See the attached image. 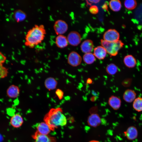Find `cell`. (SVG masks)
Wrapping results in <instances>:
<instances>
[{"label": "cell", "instance_id": "1", "mask_svg": "<svg viewBox=\"0 0 142 142\" xmlns=\"http://www.w3.org/2000/svg\"><path fill=\"white\" fill-rule=\"evenodd\" d=\"M44 120L52 131L59 126H64L67 123L66 118L60 108L50 109L45 115Z\"/></svg>", "mask_w": 142, "mask_h": 142}, {"label": "cell", "instance_id": "2", "mask_svg": "<svg viewBox=\"0 0 142 142\" xmlns=\"http://www.w3.org/2000/svg\"><path fill=\"white\" fill-rule=\"evenodd\" d=\"M46 34V30L43 25H35L27 32L25 45L30 48H33L42 42Z\"/></svg>", "mask_w": 142, "mask_h": 142}, {"label": "cell", "instance_id": "3", "mask_svg": "<svg viewBox=\"0 0 142 142\" xmlns=\"http://www.w3.org/2000/svg\"><path fill=\"white\" fill-rule=\"evenodd\" d=\"M101 42L102 45L106 49L107 52L110 55L113 56H116L118 51L124 45V43L121 40L112 42H110L101 39Z\"/></svg>", "mask_w": 142, "mask_h": 142}, {"label": "cell", "instance_id": "4", "mask_svg": "<svg viewBox=\"0 0 142 142\" xmlns=\"http://www.w3.org/2000/svg\"><path fill=\"white\" fill-rule=\"evenodd\" d=\"M119 37V32L116 30L113 29H109L107 31L104 33L103 36L104 40L110 42L118 41Z\"/></svg>", "mask_w": 142, "mask_h": 142}, {"label": "cell", "instance_id": "5", "mask_svg": "<svg viewBox=\"0 0 142 142\" xmlns=\"http://www.w3.org/2000/svg\"><path fill=\"white\" fill-rule=\"evenodd\" d=\"M53 28L55 33L58 35L65 33L67 30L68 27L65 21L59 19L55 22Z\"/></svg>", "mask_w": 142, "mask_h": 142}, {"label": "cell", "instance_id": "6", "mask_svg": "<svg viewBox=\"0 0 142 142\" xmlns=\"http://www.w3.org/2000/svg\"><path fill=\"white\" fill-rule=\"evenodd\" d=\"M82 61L81 56L77 52L72 51L69 54L68 58V64L71 65L75 67L79 65Z\"/></svg>", "mask_w": 142, "mask_h": 142}, {"label": "cell", "instance_id": "7", "mask_svg": "<svg viewBox=\"0 0 142 142\" xmlns=\"http://www.w3.org/2000/svg\"><path fill=\"white\" fill-rule=\"evenodd\" d=\"M67 38L69 43L73 46L78 45L81 42L80 35L78 32L76 31L70 32Z\"/></svg>", "mask_w": 142, "mask_h": 142}, {"label": "cell", "instance_id": "8", "mask_svg": "<svg viewBox=\"0 0 142 142\" xmlns=\"http://www.w3.org/2000/svg\"><path fill=\"white\" fill-rule=\"evenodd\" d=\"M34 142H56L55 139L49 135L40 134L36 132L33 136Z\"/></svg>", "mask_w": 142, "mask_h": 142}, {"label": "cell", "instance_id": "9", "mask_svg": "<svg viewBox=\"0 0 142 142\" xmlns=\"http://www.w3.org/2000/svg\"><path fill=\"white\" fill-rule=\"evenodd\" d=\"M23 120L22 116L18 114H14L11 117L10 120V123L13 127L18 128L20 127L22 125Z\"/></svg>", "mask_w": 142, "mask_h": 142}, {"label": "cell", "instance_id": "10", "mask_svg": "<svg viewBox=\"0 0 142 142\" xmlns=\"http://www.w3.org/2000/svg\"><path fill=\"white\" fill-rule=\"evenodd\" d=\"M101 122V120L99 116L97 114H91L88 117L87 123L90 126L96 127L99 126Z\"/></svg>", "mask_w": 142, "mask_h": 142}, {"label": "cell", "instance_id": "11", "mask_svg": "<svg viewBox=\"0 0 142 142\" xmlns=\"http://www.w3.org/2000/svg\"><path fill=\"white\" fill-rule=\"evenodd\" d=\"M138 133L136 128L133 126L129 127L124 132L125 136L130 140H133L136 139L138 136Z\"/></svg>", "mask_w": 142, "mask_h": 142}, {"label": "cell", "instance_id": "12", "mask_svg": "<svg viewBox=\"0 0 142 142\" xmlns=\"http://www.w3.org/2000/svg\"><path fill=\"white\" fill-rule=\"evenodd\" d=\"M38 133L44 135H48L51 130L48 125L45 122L38 123L36 126Z\"/></svg>", "mask_w": 142, "mask_h": 142}, {"label": "cell", "instance_id": "13", "mask_svg": "<svg viewBox=\"0 0 142 142\" xmlns=\"http://www.w3.org/2000/svg\"><path fill=\"white\" fill-rule=\"evenodd\" d=\"M20 90L18 87L14 85L10 86L6 90L7 96L10 98H15L18 96Z\"/></svg>", "mask_w": 142, "mask_h": 142}, {"label": "cell", "instance_id": "14", "mask_svg": "<svg viewBox=\"0 0 142 142\" xmlns=\"http://www.w3.org/2000/svg\"><path fill=\"white\" fill-rule=\"evenodd\" d=\"M108 103L109 105L113 109L117 110H118L121 106V101L118 97L112 95L109 98Z\"/></svg>", "mask_w": 142, "mask_h": 142}, {"label": "cell", "instance_id": "15", "mask_svg": "<svg viewBox=\"0 0 142 142\" xmlns=\"http://www.w3.org/2000/svg\"><path fill=\"white\" fill-rule=\"evenodd\" d=\"M93 41L89 39L84 41L80 46L82 51L85 53H90L93 48Z\"/></svg>", "mask_w": 142, "mask_h": 142}, {"label": "cell", "instance_id": "16", "mask_svg": "<svg viewBox=\"0 0 142 142\" xmlns=\"http://www.w3.org/2000/svg\"><path fill=\"white\" fill-rule=\"evenodd\" d=\"M136 94L133 90L131 89H128L124 92L123 98L126 102L130 103L133 102L136 99Z\"/></svg>", "mask_w": 142, "mask_h": 142}, {"label": "cell", "instance_id": "17", "mask_svg": "<svg viewBox=\"0 0 142 142\" xmlns=\"http://www.w3.org/2000/svg\"><path fill=\"white\" fill-rule=\"evenodd\" d=\"M107 52L105 49L102 46H98L94 49V54L98 59L102 60L106 56Z\"/></svg>", "mask_w": 142, "mask_h": 142}, {"label": "cell", "instance_id": "18", "mask_svg": "<svg viewBox=\"0 0 142 142\" xmlns=\"http://www.w3.org/2000/svg\"><path fill=\"white\" fill-rule=\"evenodd\" d=\"M55 43L57 46L59 48H63L68 45L67 38L62 34L58 35L55 38Z\"/></svg>", "mask_w": 142, "mask_h": 142}, {"label": "cell", "instance_id": "19", "mask_svg": "<svg viewBox=\"0 0 142 142\" xmlns=\"http://www.w3.org/2000/svg\"><path fill=\"white\" fill-rule=\"evenodd\" d=\"M123 62L125 65L129 68L134 67L136 64L135 58L132 55H128L124 58Z\"/></svg>", "mask_w": 142, "mask_h": 142}, {"label": "cell", "instance_id": "20", "mask_svg": "<svg viewBox=\"0 0 142 142\" xmlns=\"http://www.w3.org/2000/svg\"><path fill=\"white\" fill-rule=\"evenodd\" d=\"M26 13L21 9H18L14 11L13 14V17L17 22L23 21L26 17Z\"/></svg>", "mask_w": 142, "mask_h": 142}, {"label": "cell", "instance_id": "21", "mask_svg": "<svg viewBox=\"0 0 142 142\" xmlns=\"http://www.w3.org/2000/svg\"><path fill=\"white\" fill-rule=\"evenodd\" d=\"M109 6L111 10L118 12L120 10L121 4L120 1L118 0H112L109 3Z\"/></svg>", "mask_w": 142, "mask_h": 142}, {"label": "cell", "instance_id": "22", "mask_svg": "<svg viewBox=\"0 0 142 142\" xmlns=\"http://www.w3.org/2000/svg\"><path fill=\"white\" fill-rule=\"evenodd\" d=\"M57 83L56 80L53 78H49L45 80V84L46 88L49 90L55 89L57 86Z\"/></svg>", "mask_w": 142, "mask_h": 142}, {"label": "cell", "instance_id": "23", "mask_svg": "<svg viewBox=\"0 0 142 142\" xmlns=\"http://www.w3.org/2000/svg\"><path fill=\"white\" fill-rule=\"evenodd\" d=\"M133 106L136 111H142V98L139 97L136 98L133 102Z\"/></svg>", "mask_w": 142, "mask_h": 142}, {"label": "cell", "instance_id": "24", "mask_svg": "<svg viewBox=\"0 0 142 142\" xmlns=\"http://www.w3.org/2000/svg\"><path fill=\"white\" fill-rule=\"evenodd\" d=\"M83 59L85 63L87 64H91L95 60L94 54L91 53H85L83 56Z\"/></svg>", "mask_w": 142, "mask_h": 142}, {"label": "cell", "instance_id": "25", "mask_svg": "<svg viewBox=\"0 0 142 142\" xmlns=\"http://www.w3.org/2000/svg\"><path fill=\"white\" fill-rule=\"evenodd\" d=\"M106 72L108 74L110 75H113L117 72L118 68L114 64L111 63L106 66Z\"/></svg>", "mask_w": 142, "mask_h": 142}, {"label": "cell", "instance_id": "26", "mask_svg": "<svg viewBox=\"0 0 142 142\" xmlns=\"http://www.w3.org/2000/svg\"><path fill=\"white\" fill-rule=\"evenodd\" d=\"M124 4L125 8L130 10L135 9L137 5L136 2L134 0H125Z\"/></svg>", "mask_w": 142, "mask_h": 142}, {"label": "cell", "instance_id": "27", "mask_svg": "<svg viewBox=\"0 0 142 142\" xmlns=\"http://www.w3.org/2000/svg\"><path fill=\"white\" fill-rule=\"evenodd\" d=\"M8 69L3 65V64H0V77L4 78L7 75Z\"/></svg>", "mask_w": 142, "mask_h": 142}, {"label": "cell", "instance_id": "28", "mask_svg": "<svg viewBox=\"0 0 142 142\" xmlns=\"http://www.w3.org/2000/svg\"><path fill=\"white\" fill-rule=\"evenodd\" d=\"M89 11L92 14H95L98 13L99 9L98 7L97 6L93 5L90 7Z\"/></svg>", "mask_w": 142, "mask_h": 142}, {"label": "cell", "instance_id": "29", "mask_svg": "<svg viewBox=\"0 0 142 142\" xmlns=\"http://www.w3.org/2000/svg\"><path fill=\"white\" fill-rule=\"evenodd\" d=\"M56 94L59 99H62L64 93L62 90L59 89H58L56 92Z\"/></svg>", "mask_w": 142, "mask_h": 142}, {"label": "cell", "instance_id": "30", "mask_svg": "<svg viewBox=\"0 0 142 142\" xmlns=\"http://www.w3.org/2000/svg\"><path fill=\"white\" fill-rule=\"evenodd\" d=\"M6 60V57L0 52V64H3Z\"/></svg>", "mask_w": 142, "mask_h": 142}, {"label": "cell", "instance_id": "31", "mask_svg": "<svg viewBox=\"0 0 142 142\" xmlns=\"http://www.w3.org/2000/svg\"><path fill=\"white\" fill-rule=\"evenodd\" d=\"M87 4L90 5L92 4L91 3H97L100 1V0H88L86 1Z\"/></svg>", "mask_w": 142, "mask_h": 142}, {"label": "cell", "instance_id": "32", "mask_svg": "<svg viewBox=\"0 0 142 142\" xmlns=\"http://www.w3.org/2000/svg\"><path fill=\"white\" fill-rule=\"evenodd\" d=\"M102 8L103 9H105L106 10H107L108 8V7L106 4H104L102 6Z\"/></svg>", "mask_w": 142, "mask_h": 142}, {"label": "cell", "instance_id": "33", "mask_svg": "<svg viewBox=\"0 0 142 142\" xmlns=\"http://www.w3.org/2000/svg\"><path fill=\"white\" fill-rule=\"evenodd\" d=\"M92 80L90 78L88 79L87 81V83L88 84H91L92 83Z\"/></svg>", "mask_w": 142, "mask_h": 142}, {"label": "cell", "instance_id": "34", "mask_svg": "<svg viewBox=\"0 0 142 142\" xmlns=\"http://www.w3.org/2000/svg\"><path fill=\"white\" fill-rule=\"evenodd\" d=\"M3 140L2 137L0 134V142H1Z\"/></svg>", "mask_w": 142, "mask_h": 142}, {"label": "cell", "instance_id": "35", "mask_svg": "<svg viewBox=\"0 0 142 142\" xmlns=\"http://www.w3.org/2000/svg\"><path fill=\"white\" fill-rule=\"evenodd\" d=\"M89 142H100L98 141H97V140H93L90 141Z\"/></svg>", "mask_w": 142, "mask_h": 142}]
</instances>
